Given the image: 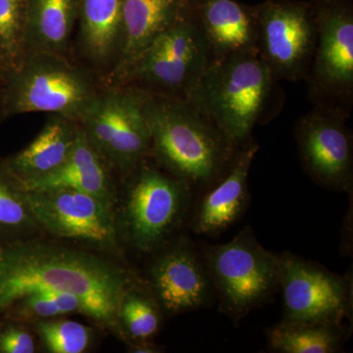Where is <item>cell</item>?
Segmentation results:
<instances>
[{"label":"cell","instance_id":"30","mask_svg":"<svg viewBox=\"0 0 353 353\" xmlns=\"http://www.w3.org/2000/svg\"><path fill=\"white\" fill-rule=\"evenodd\" d=\"M8 72V68H7L6 65L4 64V62L0 58V95H1L2 90H3L4 85H6Z\"/></svg>","mask_w":353,"mask_h":353},{"label":"cell","instance_id":"13","mask_svg":"<svg viewBox=\"0 0 353 353\" xmlns=\"http://www.w3.org/2000/svg\"><path fill=\"white\" fill-rule=\"evenodd\" d=\"M348 114L333 106L314 104L294 128L304 170L318 185L352 192V134Z\"/></svg>","mask_w":353,"mask_h":353},{"label":"cell","instance_id":"15","mask_svg":"<svg viewBox=\"0 0 353 353\" xmlns=\"http://www.w3.org/2000/svg\"><path fill=\"white\" fill-rule=\"evenodd\" d=\"M259 150L252 139L241 148L231 169L197 203L192 229L199 236H218L240 220L250 201L248 176L253 160Z\"/></svg>","mask_w":353,"mask_h":353},{"label":"cell","instance_id":"16","mask_svg":"<svg viewBox=\"0 0 353 353\" xmlns=\"http://www.w3.org/2000/svg\"><path fill=\"white\" fill-rule=\"evenodd\" d=\"M192 8V0H123L122 50L117 63L102 82L103 85H119L134 60Z\"/></svg>","mask_w":353,"mask_h":353},{"label":"cell","instance_id":"4","mask_svg":"<svg viewBox=\"0 0 353 353\" xmlns=\"http://www.w3.org/2000/svg\"><path fill=\"white\" fill-rule=\"evenodd\" d=\"M103 85L95 72L66 55L28 50L8 72L0 101L6 118L46 112L79 123Z\"/></svg>","mask_w":353,"mask_h":353},{"label":"cell","instance_id":"9","mask_svg":"<svg viewBox=\"0 0 353 353\" xmlns=\"http://www.w3.org/2000/svg\"><path fill=\"white\" fill-rule=\"evenodd\" d=\"M316 41L305 82L314 104L350 115L353 104V0H309Z\"/></svg>","mask_w":353,"mask_h":353},{"label":"cell","instance_id":"14","mask_svg":"<svg viewBox=\"0 0 353 353\" xmlns=\"http://www.w3.org/2000/svg\"><path fill=\"white\" fill-rule=\"evenodd\" d=\"M148 287L162 312L179 315L208 307L216 294L201 248L187 236L158 250Z\"/></svg>","mask_w":353,"mask_h":353},{"label":"cell","instance_id":"31","mask_svg":"<svg viewBox=\"0 0 353 353\" xmlns=\"http://www.w3.org/2000/svg\"><path fill=\"white\" fill-rule=\"evenodd\" d=\"M3 110H2L1 101H0V122L4 119Z\"/></svg>","mask_w":353,"mask_h":353},{"label":"cell","instance_id":"21","mask_svg":"<svg viewBox=\"0 0 353 353\" xmlns=\"http://www.w3.org/2000/svg\"><path fill=\"white\" fill-rule=\"evenodd\" d=\"M79 9L80 0H28L27 51L68 57Z\"/></svg>","mask_w":353,"mask_h":353},{"label":"cell","instance_id":"23","mask_svg":"<svg viewBox=\"0 0 353 353\" xmlns=\"http://www.w3.org/2000/svg\"><path fill=\"white\" fill-rule=\"evenodd\" d=\"M269 348L280 353H334L340 352L341 325L285 323L267 330Z\"/></svg>","mask_w":353,"mask_h":353},{"label":"cell","instance_id":"20","mask_svg":"<svg viewBox=\"0 0 353 353\" xmlns=\"http://www.w3.org/2000/svg\"><path fill=\"white\" fill-rule=\"evenodd\" d=\"M80 130L76 121L50 114L34 141L19 152L3 159L4 164L22 183L41 178L66 161Z\"/></svg>","mask_w":353,"mask_h":353},{"label":"cell","instance_id":"12","mask_svg":"<svg viewBox=\"0 0 353 353\" xmlns=\"http://www.w3.org/2000/svg\"><path fill=\"white\" fill-rule=\"evenodd\" d=\"M27 192L41 231L103 252L119 250L115 212L97 197L66 188Z\"/></svg>","mask_w":353,"mask_h":353},{"label":"cell","instance_id":"1","mask_svg":"<svg viewBox=\"0 0 353 353\" xmlns=\"http://www.w3.org/2000/svg\"><path fill=\"white\" fill-rule=\"evenodd\" d=\"M139 279L102 256L32 239L0 245V315L34 292L75 294L88 317L118 333L121 301Z\"/></svg>","mask_w":353,"mask_h":353},{"label":"cell","instance_id":"24","mask_svg":"<svg viewBox=\"0 0 353 353\" xmlns=\"http://www.w3.org/2000/svg\"><path fill=\"white\" fill-rule=\"evenodd\" d=\"M162 310L148 285L138 281L125 292L118 310V333L127 340H150L161 326Z\"/></svg>","mask_w":353,"mask_h":353},{"label":"cell","instance_id":"19","mask_svg":"<svg viewBox=\"0 0 353 353\" xmlns=\"http://www.w3.org/2000/svg\"><path fill=\"white\" fill-rule=\"evenodd\" d=\"M77 26L81 52L92 66L105 70L103 82L122 50L123 0H80Z\"/></svg>","mask_w":353,"mask_h":353},{"label":"cell","instance_id":"26","mask_svg":"<svg viewBox=\"0 0 353 353\" xmlns=\"http://www.w3.org/2000/svg\"><path fill=\"white\" fill-rule=\"evenodd\" d=\"M28 0H0V58L9 71L27 52Z\"/></svg>","mask_w":353,"mask_h":353},{"label":"cell","instance_id":"8","mask_svg":"<svg viewBox=\"0 0 353 353\" xmlns=\"http://www.w3.org/2000/svg\"><path fill=\"white\" fill-rule=\"evenodd\" d=\"M146 95L128 85H103L79 122L92 148L122 179L150 157Z\"/></svg>","mask_w":353,"mask_h":353},{"label":"cell","instance_id":"17","mask_svg":"<svg viewBox=\"0 0 353 353\" xmlns=\"http://www.w3.org/2000/svg\"><path fill=\"white\" fill-rule=\"evenodd\" d=\"M213 62L236 54L257 55L254 6L236 0H192Z\"/></svg>","mask_w":353,"mask_h":353},{"label":"cell","instance_id":"6","mask_svg":"<svg viewBox=\"0 0 353 353\" xmlns=\"http://www.w3.org/2000/svg\"><path fill=\"white\" fill-rule=\"evenodd\" d=\"M219 311L238 324L280 289V254L269 252L246 226L231 241L201 248Z\"/></svg>","mask_w":353,"mask_h":353},{"label":"cell","instance_id":"27","mask_svg":"<svg viewBox=\"0 0 353 353\" xmlns=\"http://www.w3.org/2000/svg\"><path fill=\"white\" fill-rule=\"evenodd\" d=\"M32 326L46 352L50 353H83L94 340V330L63 317L41 320L32 323Z\"/></svg>","mask_w":353,"mask_h":353},{"label":"cell","instance_id":"7","mask_svg":"<svg viewBox=\"0 0 353 353\" xmlns=\"http://www.w3.org/2000/svg\"><path fill=\"white\" fill-rule=\"evenodd\" d=\"M212 62V53L192 8L134 60L118 85L187 101Z\"/></svg>","mask_w":353,"mask_h":353},{"label":"cell","instance_id":"28","mask_svg":"<svg viewBox=\"0 0 353 353\" xmlns=\"http://www.w3.org/2000/svg\"><path fill=\"white\" fill-rule=\"evenodd\" d=\"M26 325L0 317V353L36 352V341Z\"/></svg>","mask_w":353,"mask_h":353},{"label":"cell","instance_id":"29","mask_svg":"<svg viewBox=\"0 0 353 353\" xmlns=\"http://www.w3.org/2000/svg\"><path fill=\"white\" fill-rule=\"evenodd\" d=\"M130 352L134 353H157L161 352V348L158 347L154 343H150V340L139 341L131 343Z\"/></svg>","mask_w":353,"mask_h":353},{"label":"cell","instance_id":"2","mask_svg":"<svg viewBox=\"0 0 353 353\" xmlns=\"http://www.w3.org/2000/svg\"><path fill=\"white\" fill-rule=\"evenodd\" d=\"M143 114L152 138L150 157L192 188L214 185L240 152L212 121L185 99L148 94Z\"/></svg>","mask_w":353,"mask_h":353},{"label":"cell","instance_id":"22","mask_svg":"<svg viewBox=\"0 0 353 353\" xmlns=\"http://www.w3.org/2000/svg\"><path fill=\"white\" fill-rule=\"evenodd\" d=\"M41 232L27 190L0 158V245L36 239Z\"/></svg>","mask_w":353,"mask_h":353},{"label":"cell","instance_id":"11","mask_svg":"<svg viewBox=\"0 0 353 353\" xmlns=\"http://www.w3.org/2000/svg\"><path fill=\"white\" fill-rule=\"evenodd\" d=\"M285 323L341 325L352 305V280L289 252L280 254Z\"/></svg>","mask_w":353,"mask_h":353},{"label":"cell","instance_id":"5","mask_svg":"<svg viewBox=\"0 0 353 353\" xmlns=\"http://www.w3.org/2000/svg\"><path fill=\"white\" fill-rule=\"evenodd\" d=\"M123 180L125 192L118 230L138 252H157L170 243L187 219L192 188L152 157Z\"/></svg>","mask_w":353,"mask_h":353},{"label":"cell","instance_id":"18","mask_svg":"<svg viewBox=\"0 0 353 353\" xmlns=\"http://www.w3.org/2000/svg\"><path fill=\"white\" fill-rule=\"evenodd\" d=\"M112 172L108 162L90 145L81 128L71 154L59 168L22 185L29 192L63 188L80 190L97 197L114 210L117 192Z\"/></svg>","mask_w":353,"mask_h":353},{"label":"cell","instance_id":"25","mask_svg":"<svg viewBox=\"0 0 353 353\" xmlns=\"http://www.w3.org/2000/svg\"><path fill=\"white\" fill-rule=\"evenodd\" d=\"M76 313L88 316L87 306L83 299L75 294L34 292L16 299L0 317L32 324L41 320L54 319Z\"/></svg>","mask_w":353,"mask_h":353},{"label":"cell","instance_id":"3","mask_svg":"<svg viewBox=\"0 0 353 353\" xmlns=\"http://www.w3.org/2000/svg\"><path fill=\"white\" fill-rule=\"evenodd\" d=\"M277 81L256 54L212 62L187 99L212 121L236 150L279 108Z\"/></svg>","mask_w":353,"mask_h":353},{"label":"cell","instance_id":"10","mask_svg":"<svg viewBox=\"0 0 353 353\" xmlns=\"http://www.w3.org/2000/svg\"><path fill=\"white\" fill-rule=\"evenodd\" d=\"M254 9L257 55L273 78L277 82L305 80L316 41L309 0H266Z\"/></svg>","mask_w":353,"mask_h":353}]
</instances>
